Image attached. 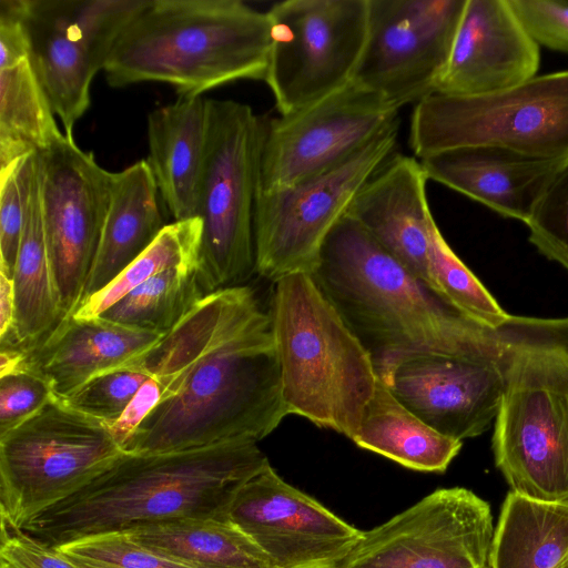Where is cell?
<instances>
[{
  "label": "cell",
  "mask_w": 568,
  "mask_h": 568,
  "mask_svg": "<svg viewBox=\"0 0 568 568\" xmlns=\"http://www.w3.org/2000/svg\"><path fill=\"white\" fill-rule=\"evenodd\" d=\"M165 333L125 326L101 316H67L36 345L23 348L29 365L65 398L90 379L142 354Z\"/></svg>",
  "instance_id": "7402d4cb"
},
{
  "label": "cell",
  "mask_w": 568,
  "mask_h": 568,
  "mask_svg": "<svg viewBox=\"0 0 568 568\" xmlns=\"http://www.w3.org/2000/svg\"><path fill=\"white\" fill-rule=\"evenodd\" d=\"M61 552V551H60ZM64 555V554H63ZM68 557V559L73 564L75 565L77 568H108V567H104V566H101L97 562H93L91 560H87V559H82V558H78V557H74V556H69V555H64Z\"/></svg>",
  "instance_id": "b9f144b4"
},
{
  "label": "cell",
  "mask_w": 568,
  "mask_h": 568,
  "mask_svg": "<svg viewBox=\"0 0 568 568\" xmlns=\"http://www.w3.org/2000/svg\"><path fill=\"white\" fill-rule=\"evenodd\" d=\"M266 12L240 0H148L118 38L103 69L111 87L173 85L196 97L240 79L264 80Z\"/></svg>",
  "instance_id": "277c9868"
},
{
  "label": "cell",
  "mask_w": 568,
  "mask_h": 568,
  "mask_svg": "<svg viewBox=\"0 0 568 568\" xmlns=\"http://www.w3.org/2000/svg\"><path fill=\"white\" fill-rule=\"evenodd\" d=\"M55 548L64 555L108 568H194L161 555L120 531L91 536Z\"/></svg>",
  "instance_id": "e575fe53"
},
{
  "label": "cell",
  "mask_w": 568,
  "mask_h": 568,
  "mask_svg": "<svg viewBox=\"0 0 568 568\" xmlns=\"http://www.w3.org/2000/svg\"><path fill=\"white\" fill-rule=\"evenodd\" d=\"M227 516L275 568H341L363 535L271 464L240 487Z\"/></svg>",
  "instance_id": "e0dca14e"
},
{
  "label": "cell",
  "mask_w": 568,
  "mask_h": 568,
  "mask_svg": "<svg viewBox=\"0 0 568 568\" xmlns=\"http://www.w3.org/2000/svg\"><path fill=\"white\" fill-rule=\"evenodd\" d=\"M409 145L419 160L489 145L539 159L568 156V70L479 97L433 93L416 103Z\"/></svg>",
  "instance_id": "ba28073f"
},
{
  "label": "cell",
  "mask_w": 568,
  "mask_h": 568,
  "mask_svg": "<svg viewBox=\"0 0 568 568\" xmlns=\"http://www.w3.org/2000/svg\"><path fill=\"white\" fill-rule=\"evenodd\" d=\"M539 47L568 54V0H508Z\"/></svg>",
  "instance_id": "74e56055"
},
{
  "label": "cell",
  "mask_w": 568,
  "mask_h": 568,
  "mask_svg": "<svg viewBox=\"0 0 568 568\" xmlns=\"http://www.w3.org/2000/svg\"><path fill=\"white\" fill-rule=\"evenodd\" d=\"M565 159H539L479 145L445 151L420 162L428 180L504 217L527 224L547 183Z\"/></svg>",
  "instance_id": "44dd1931"
},
{
  "label": "cell",
  "mask_w": 568,
  "mask_h": 568,
  "mask_svg": "<svg viewBox=\"0 0 568 568\" xmlns=\"http://www.w3.org/2000/svg\"><path fill=\"white\" fill-rule=\"evenodd\" d=\"M568 550V506L509 491L495 528L490 568H558Z\"/></svg>",
  "instance_id": "f1b7e54d"
},
{
  "label": "cell",
  "mask_w": 568,
  "mask_h": 568,
  "mask_svg": "<svg viewBox=\"0 0 568 568\" xmlns=\"http://www.w3.org/2000/svg\"><path fill=\"white\" fill-rule=\"evenodd\" d=\"M265 121L247 104L207 99L199 192L200 273L207 293L244 285L255 273L254 212Z\"/></svg>",
  "instance_id": "52a82bcc"
},
{
  "label": "cell",
  "mask_w": 568,
  "mask_h": 568,
  "mask_svg": "<svg viewBox=\"0 0 568 568\" xmlns=\"http://www.w3.org/2000/svg\"><path fill=\"white\" fill-rule=\"evenodd\" d=\"M54 396L48 381L29 363L0 376V434L39 412Z\"/></svg>",
  "instance_id": "8d00e7d4"
},
{
  "label": "cell",
  "mask_w": 568,
  "mask_h": 568,
  "mask_svg": "<svg viewBox=\"0 0 568 568\" xmlns=\"http://www.w3.org/2000/svg\"><path fill=\"white\" fill-rule=\"evenodd\" d=\"M352 442L426 473H444L463 446L462 440L438 433L414 415L379 378Z\"/></svg>",
  "instance_id": "83f0119b"
},
{
  "label": "cell",
  "mask_w": 568,
  "mask_h": 568,
  "mask_svg": "<svg viewBox=\"0 0 568 568\" xmlns=\"http://www.w3.org/2000/svg\"><path fill=\"white\" fill-rule=\"evenodd\" d=\"M34 153L0 169V272L13 278Z\"/></svg>",
  "instance_id": "836d02e7"
},
{
  "label": "cell",
  "mask_w": 568,
  "mask_h": 568,
  "mask_svg": "<svg viewBox=\"0 0 568 568\" xmlns=\"http://www.w3.org/2000/svg\"><path fill=\"white\" fill-rule=\"evenodd\" d=\"M207 294L200 267L172 268L145 281L100 316L130 327L168 333Z\"/></svg>",
  "instance_id": "4dcf8cb0"
},
{
  "label": "cell",
  "mask_w": 568,
  "mask_h": 568,
  "mask_svg": "<svg viewBox=\"0 0 568 568\" xmlns=\"http://www.w3.org/2000/svg\"><path fill=\"white\" fill-rule=\"evenodd\" d=\"M264 81L277 111H300L352 82L368 30V0H285L267 11Z\"/></svg>",
  "instance_id": "8fae6325"
},
{
  "label": "cell",
  "mask_w": 568,
  "mask_h": 568,
  "mask_svg": "<svg viewBox=\"0 0 568 568\" xmlns=\"http://www.w3.org/2000/svg\"><path fill=\"white\" fill-rule=\"evenodd\" d=\"M48 256L64 317L83 301L110 205L112 172L62 134L36 152Z\"/></svg>",
  "instance_id": "4fadbf2b"
},
{
  "label": "cell",
  "mask_w": 568,
  "mask_h": 568,
  "mask_svg": "<svg viewBox=\"0 0 568 568\" xmlns=\"http://www.w3.org/2000/svg\"><path fill=\"white\" fill-rule=\"evenodd\" d=\"M0 566L4 568H77L57 548L0 518Z\"/></svg>",
  "instance_id": "f35d334b"
},
{
  "label": "cell",
  "mask_w": 568,
  "mask_h": 568,
  "mask_svg": "<svg viewBox=\"0 0 568 568\" xmlns=\"http://www.w3.org/2000/svg\"><path fill=\"white\" fill-rule=\"evenodd\" d=\"M30 59L67 134L90 106V88L148 0H18Z\"/></svg>",
  "instance_id": "7c38bea8"
},
{
  "label": "cell",
  "mask_w": 568,
  "mask_h": 568,
  "mask_svg": "<svg viewBox=\"0 0 568 568\" xmlns=\"http://www.w3.org/2000/svg\"><path fill=\"white\" fill-rule=\"evenodd\" d=\"M14 320L13 280L0 272V341H6Z\"/></svg>",
  "instance_id": "60d3db41"
},
{
  "label": "cell",
  "mask_w": 568,
  "mask_h": 568,
  "mask_svg": "<svg viewBox=\"0 0 568 568\" xmlns=\"http://www.w3.org/2000/svg\"><path fill=\"white\" fill-rule=\"evenodd\" d=\"M124 453L103 422L53 396L34 415L0 434V518L22 528Z\"/></svg>",
  "instance_id": "9c48e42d"
},
{
  "label": "cell",
  "mask_w": 568,
  "mask_h": 568,
  "mask_svg": "<svg viewBox=\"0 0 568 568\" xmlns=\"http://www.w3.org/2000/svg\"><path fill=\"white\" fill-rule=\"evenodd\" d=\"M268 311L290 415L352 440L378 382L371 355L311 274L273 282Z\"/></svg>",
  "instance_id": "8992f818"
},
{
  "label": "cell",
  "mask_w": 568,
  "mask_h": 568,
  "mask_svg": "<svg viewBox=\"0 0 568 568\" xmlns=\"http://www.w3.org/2000/svg\"><path fill=\"white\" fill-rule=\"evenodd\" d=\"M120 532L194 568H275L230 518H172L133 525Z\"/></svg>",
  "instance_id": "4316f807"
},
{
  "label": "cell",
  "mask_w": 568,
  "mask_h": 568,
  "mask_svg": "<svg viewBox=\"0 0 568 568\" xmlns=\"http://www.w3.org/2000/svg\"><path fill=\"white\" fill-rule=\"evenodd\" d=\"M428 270L436 293L475 321L496 328L508 313L456 255L435 220L429 227Z\"/></svg>",
  "instance_id": "1f68e13d"
},
{
  "label": "cell",
  "mask_w": 568,
  "mask_h": 568,
  "mask_svg": "<svg viewBox=\"0 0 568 568\" xmlns=\"http://www.w3.org/2000/svg\"><path fill=\"white\" fill-rule=\"evenodd\" d=\"M119 368L143 373L163 388L126 453L257 443L290 415L270 311L245 284L207 294L158 343Z\"/></svg>",
  "instance_id": "6da1fadb"
},
{
  "label": "cell",
  "mask_w": 568,
  "mask_h": 568,
  "mask_svg": "<svg viewBox=\"0 0 568 568\" xmlns=\"http://www.w3.org/2000/svg\"><path fill=\"white\" fill-rule=\"evenodd\" d=\"M158 192L146 160L112 172L110 205L83 301L109 285L164 229Z\"/></svg>",
  "instance_id": "d4e9b609"
},
{
  "label": "cell",
  "mask_w": 568,
  "mask_h": 568,
  "mask_svg": "<svg viewBox=\"0 0 568 568\" xmlns=\"http://www.w3.org/2000/svg\"><path fill=\"white\" fill-rule=\"evenodd\" d=\"M399 119L329 170L296 184L258 192L254 212L255 273L275 282L313 275L323 245L357 192L393 154Z\"/></svg>",
  "instance_id": "30bf717a"
},
{
  "label": "cell",
  "mask_w": 568,
  "mask_h": 568,
  "mask_svg": "<svg viewBox=\"0 0 568 568\" xmlns=\"http://www.w3.org/2000/svg\"><path fill=\"white\" fill-rule=\"evenodd\" d=\"M270 464L257 443L234 439L164 453H124L75 494L22 529L50 547L172 518H229L240 487Z\"/></svg>",
  "instance_id": "7a4b0ae2"
},
{
  "label": "cell",
  "mask_w": 568,
  "mask_h": 568,
  "mask_svg": "<svg viewBox=\"0 0 568 568\" xmlns=\"http://www.w3.org/2000/svg\"><path fill=\"white\" fill-rule=\"evenodd\" d=\"M558 568H568V550H567L566 555L564 556Z\"/></svg>",
  "instance_id": "7bdbcfd3"
},
{
  "label": "cell",
  "mask_w": 568,
  "mask_h": 568,
  "mask_svg": "<svg viewBox=\"0 0 568 568\" xmlns=\"http://www.w3.org/2000/svg\"><path fill=\"white\" fill-rule=\"evenodd\" d=\"M202 240L200 217L166 224L153 243L109 285L85 298L74 318L99 317L151 277L172 268L199 267Z\"/></svg>",
  "instance_id": "f546056e"
},
{
  "label": "cell",
  "mask_w": 568,
  "mask_h": 568,
  "mask_svg": "<svg viewBox=\"0 0 568 568\" xmlns=\"http://www.w3.org/2000/svg\"><path fill=\"white\" fill-rule=\"evenodd\" d=\"M494 532L486 500L440 488L363 531L341 568H490Z\"/></svg>",
  "instance_id": "5bb4252c"
},
{
  "label": "cell",
  "mask_w": 568,
  "mask_h": 568,
  "mask_svg": "<svg viewBox=\"0 0 568 568\" xmlns=\"http://www.w3.org/2000/svg\"><path fill=\"white\" fill-rule=\"evenodd\" d=\"M313 277L378 377L410 355L473 354L498 342L497 327L467 316L413 276L348 215L327 236Z\"/></svg>",
  "instance_id": "3957f363"
},
{
  "label": "cell",
  "mask_w": 568,
  "mask_h": 568,
  "mask_svg": "<svg viewBox=\"0 0 568 568\" xmlns=\"http://www.w3.org/2000/svg\"><path fill=\"white\" fill-rule=\"evenodd\" d=\"M398 110L351 82L265 122L258 192L296 184L342 163L397 121Z\"/></svg>",
  "instance_id": "2e32d148"
},
{
  "label": "cell",
  "mask_w": 568,
  "mask_h": 568,
  "mask_svg": "<svg viewBox=\"0 0 568 568\" xmlns=\"http://www.w3.org/2000/svg\"><path fill=\"white\" fill-rule=\"evenodd\" d=\"M526 225L537 251L568 272V156L550 178Z\"/></svg>",
  "instance_id": "d6a6232c"
},
{
  "label": "cell",
  "mask_w": 568,
  "mask_h": 568,
  "mask_svg": "<svg viewBox=\"0 0 568 568\" xmlns=\"http://www.w3.org/2000/svg\"><path fill=\"white\" fill-rule=\"evenodd\" d=\"M420 160L392 154L357 192L347 214L413 276L429 286V227L434 221ZM438 294V293H437Z\"/></svg>",
  "instance_id": "ffe728a7"
},
{
  "label": "cell",
  "mask_w": 568,
  "mask_h": 568,
  "mask_svg": "<svg viewBox=\"0 0 568 568\" xmlns=\"http://www.w3.org/2000/svg\"><path fill=\"white\" fill-rule=\"evenodd\" d=\"M466 0H368L365 47L352 82L400 109L435 93Z\"/></svg>",
  "instance_id": "9a60e30c"
},
{
  "label": "cell",
  "mask_w": 568,
  "mask_h": 568,
  "mask_svg": "<svg viewBox=\"0 0 568 568\" xmlns=\"http://www.w3.org/2000/svg\"><path fill=\"white\" fill-rule=\"evenodd\" d=\"M207 135V99H179L148 115L149 163L174 221L197 217Z\"/></svg>",
  "instance_id": "cb8c5ba5"
},
{
  "label": "cell",
  "mask_w": 568,
  "mask_h": 568,
  "mask_svg": "<svg viewBox=\"0 0 568 568\" xmlns=\"http://www.w3.org/2000/svg\"><path fill=\"white\" fill-rule=\"evenodd\" d=\"M0 568H4V567H1V566H0Z\"/></svg>",
  "instance_id": "ee69618b"
},
{
  "label": "cell",
  "mask_w": 568,
  "mask_h": 568,
  "mask_svg": "<svg viewBox=\"0 0 568 568\" xmlns=\"http://www.w3.org/2000/svg\"><path fill=\"white\" fill-rule=\"evenodd\" d=\"M162 393L161 384L154 378L149 377L116 419L103 422L123 449L142 422L160 403Z\"/></svg>",
  "instance_id": "ab89813d"
},
{
  "label": "cell",
  "mask_w": 568,
  "mask_h": 568,
  "mask_svg": "<svg viewBox=\"0 0 568 568\" xmlns=\"http://www.w3.org/2000/svg\"><path fill=\"white\" fill-rule=\"evenodd\" d=\"M12 280L14 320L9 337L1 345L28 348L40 342L64 318L48 256L36 152Z\"/></svg>",
  "instance_id": "484cf974"
},
{
  "label": "cell",
  "mask_w": 568,
  "mask_h": 568,
  "mask_svg": "<svg viewBox=\"0 0 568 568\" xmlns=\"http://www.w3.org/2000/svg\"><path fill=\"white\" fill-rule=\"evenodd\" d=\"M539 48L508 0H466L435 93L479 97L516 87L537 75Z\"/></svg>",
  "instance_id": "d6986e66"
},
{
  "label": "cell",
  "mask_w": 568,
  "mask_h": 568,
  "mask_svg": "<svg viewBox=\"0 0 568 568\" xmlns=\"http://www.w3.org/2000/svg\"><path fill=\"white\" fill-rule=\"evenodd\" d=\"M30 59L18 0L0 1V169L62 132Z\"/></svg>",
  "instance_id": "603a6c76"
},
{
  "label": "cell",
  "mask_w": 568,
  "mask_h": 568,
  "mask_svg": "<svg viewBox=\"0 0 568 568\" xmlns=\"http://www.w3.org/2000/svg\"><path fill=\"white\" fill-rule=\"evenodd\" d=\"M378 378L438 433L462 442L477 437L494 423L503 393L499 336L494 346L478 353L400 358Z\"/></svg>",
  "instance_id": "ac0fdd59"
},
{
  "label": "cell",
  "mask_w": 568,
  "mask_h": 568,
  "mask_svg": "<svg viewBox=\"0 0 568 568\" xmlns=\"http://www.w3.org/2000/svg\"><path fill=\"white\" fill-rule=\"evenodd\" d=\"M503 393L496 467L511 491L568 506V317L509 314L497 327Z\"/></svg>",
  "instance_id": "5b68a950"
},
{
  "label": "cell",
  "mask_w": 568,
  "mask_h": 568,
  "mask_svg": "<svg viewBox=\"0 0 568 568\" xmlns=\"http://www.w3.org/2000/svg\"><path fill=\"white\" fill-rule=\"evenodd\" d=\"M148 378L140 372L113 369L90 379L71 395L60 399L84 415L104 423L111 422L122 414Z\"/></svg>",
  "instance_id": "d590c367"
}]
</instances>
